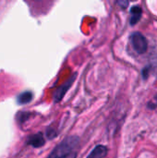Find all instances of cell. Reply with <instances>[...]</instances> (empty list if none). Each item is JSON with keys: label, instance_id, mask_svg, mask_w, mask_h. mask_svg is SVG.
Instances as JSON below:
<instances>
[{"label": "cell", "instance_id": "6da1fadb", "mask_svg": "<svg viewBox=\"0 0 157 158\" xmlns=\"http://www.w3.org/2000/svg\"><path fill=\"white\" fill-rule=\"evenodd\" d=\"M80 143L79 137L68 136L55 147L47 158H75Z\"/></svg>", "mask_w": 157, "mask_h": 158}, {"label": "cell", "instance_id": "7a4b0ae2", "mask_svg": "<svg viewBox=\"0 0 157 158\" xmlns=\"http://www.w3.org/2000/svg\"><path fill=\"white\" fill-rule=\"evenodd\" d=\"M130 43L133 49L138 54H144L148 50V41L144 37V35L139 31H135L131 33Z\"/></svg>", "mask_w": 157, "mask_h": 158}, {"label": "cell", "instance_id": "3957f363", "mask_svg": "<svg viewBox=\"0 0 157 158\" xmlns=\"http://www.w3.org/2000/svg\"><path fill=\"white\" fill-rule=\"evenodd\" d=\"M76 79V74L75 75H72L68 81H67L64 84H62L60 87L57 88V90H56L55 94H54V102L55 103H57V102H60L63 97L65 96V94H67V92L68 91V89L71 87V85L73 84L74 81Z\"/></svg>", "mask_w": 157, "mask_h": 158}, {"label": "cell", "instance_id": "277c9868", "mask_svg": "<svg viewBox=\"0 0 157 158\" xmlns=\"http://www.w3.org/2000/svg\"><path fill=\"white\" fill-rule=\"evenodd\" d=\"M27 143L34 148H39L44 145L45 141L43 138V135L42 132H38L36 134H33L31 136H30L27 140Z\"/></svg>", "mask_w": 157, "mask_h": 158}, {"label": "cell", "instance_id": "5b68a950", "mask_svg": "<svg viewBox=\"0 0 157 158\" xmlns=\"http://www.w3.org/2000/svg\"><path fill=\"white\" fill-rule=\"evenodd\" d=\"M107 153H108V150L106 146L97 145L92 150V152L86 158H105L106 156Z\"/></svg>", "mask_w": 157, "mask_h": 158}, {"label": "cell", "instance_id": "8992f818", "mask_svg": "<svg viewBox=\"0 0 157 158\" xmlns=\"http://www.w3.org/2000/svg\"><path fill=\"white\" fill-rule=\"evenodd\" d=\"M143 8L140 6H133L130 8V25H135L139 22L142 18Z\"/></svg>", "mask_w": 157, "mask_h": 158}, {"label": "cell", "instance_id": "52a82bcc", "mask_svg": "<svg viewBox=\"0 0 157 158\" xmlns=\"http://www.w3.org/2000/svg\"><path fill=\"white\" fill-rule=\"evenodd\" d=\"M32 98H33L32 93L31 91H26V92H23V93H21L20 94L18 95L17 102L19 105H25V104L30 103L32 100Z\"/></svg>", "mask_w": 157, "mask_h": 158}, {"label": "cell", "instance_id": "ba28073f", "mask_svg": "<svg viewBox=\"0 0 157 158\" xmlns=\"http://www.w3.org/2000/svg\"><path fill=\"white\" fill-rule=\"evenodd\" d=\"M148 107H149L150 109H155V108H156L157 107V95H155V96L153 98V100H152V101H150V102L148 103Z\"/></svg>", "mask_w": 157, "mask_h": 158}, {"label": "cell", "instance_id": "9c48e42d", "mask_svg": "<svg viewBox=\"0 0 157 158\" xmlns=\"http://www.w3.org/2000/svg\"><path fill=\"white\" fill-rule=\"evenodd\" d=\"M118 4L119 6H121L122 8H126V7L128 6V5H129V2H128V1H118Z\"/></svg>", "mask_w": 157, "mask_h": 158}]
</instances>
